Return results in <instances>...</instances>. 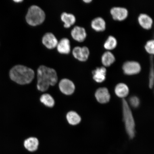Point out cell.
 Instances as JSON below:
<instances>
[{"mask_svg":"<svg viewBox=\"0 0 154 154\" xmlns=\"http://www.w3.org/2000/svg\"><path fill=\"white\" fill-rule=\"evenodd\" d=\"M58 77L56 71L54 69L41 65L37 70V88L38 90L45 92L50 86H54L57 84Z\"/></svg>","mask_w":154,"mask_h":154,"instance_id":"obj_1","label":"cell"},{"mask_svg":"<svg viewBox=\"0 0 154 154\" xmlns=\"http://www.w3.org/2000/svg\"><path fill=\"white\" fill-rule=\"evenodd\" d=\"M34 71L31 68L21 65L13 67L9 72L11 79L21 85L30 84L33 80Z\"/></svg>","mask_w":154,"mask_h":154,"instance_id":"obj_2","label":"cell"},{"mask_svg":"<svg viewBox=\"0 0 154 154\" xmlns=\"http://www.w3.org/2000/svg\"><path fill=\"white\" fill-rule=\"evenodd\" d=\"M45 18V14L43 10L36 5L31 6L28 9L26 17L27 23L32 26L42 24Z\"/></svg>","mask_w":154,"mask_h":154,"instance_id":"obj_3","label":"cell"},{"mask_svg":"<svg viewBox=\"0 0 154 154\" xmlns=\"http://www.w3.org/2000/svg\"><path fill=\"white\" fill-rule=\"evenodd\" d=\"M123 117L125 128L127 133L131 138L135 135V122L131 111L128 102L124 99L122 100Z\"/></svg>","mask_w":154,"mask_h":154,"instance_id":"obj_4","label":"cell"},{"mask_svg":"<svg viewBox=\"0 0 154 154\" xmlns=\"http://www.w3.org/2000/svg\"><path fill=\"white\" fill-rule=\"evenodd\" d=\"M140 63L135 61H128L123 66V70L125 74L133 75L139 73L141 70Z\"/></svg>","mask_w":154,"mask_h":154,"instance_id":"obj_5","label":"cell"},{"mask_svg":"<svg viewBox=\"0 0 154 154\" xmlns=\"http://www.w3.org/2000/svg\"><path fill=\"white\" fill-rule=\"evenodd\" d=\"M59 86L60 91L67 95H72L75 90V86L72 81L67 79H63L60 82Z\"/></svg>","mask_w":154,"mask_h":154,"instance_id":"obj_6","label":"cell"},{"mask_svg":"<svg viewBox=\"0 0 154 154\" xmlns=\"http://www.w3.org/2000/svg\"><path fill=\"white\" fill-rule=\"evenodd\" d=\"M72 54L75 58L79 61H85L89 57L90 51L88 48L86 47H76L73 49Z\"/></svg>","mask_w":154,"mask_h":154,"instance_id":"obj_7","label":"cell"},{"mask_svg":"<svg viewBox=\"0 0 154 154\" xmlns=\"http://www.w3.org/2000/svg\"><path fill=\"white\" fill-rule=\"evenodd\" d=\"M110 13L113 19L118 21L125 20L128 15V10L121 7L113 8L111 10Z\"/></svg>","mask_w":154,"mask_h":154,"instance_id":"obj_8","label":"cell"},{"mask_svg":"<svg viewBox=\"0 0 154 154\" xmlns=\"http://www.w3.org/2000/svg\"><path fill=\"white\" fill-rule=\"evenodd\" d=\"M42 43L48 49H53L57 47L58 42L55 36L51 32H47L42 38Z\"/></svg>","mask_w":154,"mask_h":154,"instance_id":"obj_9","label":"cell"},{"mask_svg":"<svg viewBox=\"0 0 154 154\" xmlns=\"http://www.w3.org/2000/svg\"><path fill=\"white\" fill-rule=\"evenodd\" d=\"M71 35L75 40L79 42L84 41L86 37L87 34L85 29L82 27L75 26L71 31Z\"/></svg>","mask_w":154,"mask_h":154,"instance_id":"obj_10","label":"cell"},{"mask_svg":"<svg viewBox=\"0 0 154 154\" xmlns=\"http://www.w3.org/2000/svg\"><path fill=\"white\" fill-rule=\"evenodd\" d=\"M95 97L100 103H106L110 100V95L108 90L105 88H100L96 91Z\"/></svg>","mask_w":154,"mask_h":154,"instance_id":"obj_11","label":"cell"},{"mask_svg":"<svg viewBox=\"0 0 154 154\" xmlns=\"http://www.w3.org/2000/svg\"><path fill=\"white\" fill-rule=\"evenodd\" d=\"M57 50L61 54H68L70 53L71 47L70 40L67 38H63L58 43Z\"/></svg>","mask_w":154,"mask_h":154,"instance_id":"obj_12","label":"cell"},{"mask_svg":"<svg viewBox=\"0 0 154 154\" xmlns=\"http://www.w3.org/2000/svg\"><path fill=\"white\" fill-rule=\"evenodd\" d=\"M39 141L37 138L34 137L29 138L24 140V147L26 150L30 152H34L37 151Z\"/></svg>","mask_w":154,"mask_h":154,"instance_id":"obj_13","label":"cell"},{"mask_svg":"<svg viewBox=\"0 0 154 154\" xmlns=\"http://www.w3.org/2000/svg\"><path fill=\"white\" fill-rule=\"evenodd\" d=\"M138 21L140 26L146 29H149L152 26V19L147 14H140L138 17Z\"/></svg>","mask_w":154,"mask_h":154,"instance_id":"obj_14","label":"cell"},{"mask_svg":"<svg viewBox=\"0 0 154 154\" xmlns=\"http://www.w3.org/2000/svg\"><path fill=\"white\" fill-rule=\"evenodd\" d=\"M106 69L105 67H97L92 72L94 79L98 83L103 82L106 79Z\"/></svg>","mask_w":154,"mask_h":154,"instance_id":"obj_15","label":"cell"},{"mask_svg":"<svg viewBox=\"0 0 154 154\" xmlns=\"http://www.w3.org/2000/svg\"><path fill=\"white\" fill-rule=\"evenodd\" d=\"M91 26L92 28L96 31L103 32L106 29V22L101 17H97L92 20Z\"/></svg>","mask_w":154,"mask_h":154,"instance_id":"obj_16","label":"cell"},{"mask_svg":"<svg viewBox=\"0 0 154 154\" xmlns=\"http://www.w3.org/2000/svg\"><path fill=\"white\" fill-rule=\"evenodd\" d=\"M61 18L64 23V27L65 28H69L74 25L76 22L75 17L71 13L63 12L61 15Z\"/></svg>","mask_w":154,"mask_h":154,"instance_id":"obj_17","label":"cell"},{"mask_svg":"<svg viewBox=\"0 0 154 154\" xmlns=\"http://www.w3.org/2000/svg\"><path fill=\"white\" fill-rule=\"evenodd\" d=\"M129 88L126 84L120 83L117 85L115 88V92L117 96L120 98H124L128 95Z\"/></svg>","mask_w":154,"mask_h":154,"instance_id":"obj_18","label":"cell"},{"mask_svg":"<svg viewBox=\"0 0 154 154\" xmlns=\"http://www.w3.org/2000/svg\"><path fill=\"white\" fill-rule=\"evenodd\" d=\"M115 58L113 54L107 51L104 53L101 57L102 63L105 66H110L115 62Z\"/></svg>","mask_w":154,"mask_h":154,"instance_id":"obj_19","label":"cell"},{"mask_svg":"<svg viewBox=\"0 0 154 154\" xmlns=\"http://www.w3.org/2000/svg\"><path fill=\"white\" fill-rule=\"evenodd\" d=\"M66 117L69 124L72 125H78L81 121L80 116L74 111L69 112L67 113Z\"/></svg>","mask_w":154,"mask_h":154,"instance_id":"obj_20","label":"cell"},{"mask_svg":"<svg viewBox=\"0 0 154 154\" xmlns=\"http://www.w3.org/2000/svg\"><path fill=\"white\" fill-rule=\"evenodd\" d=\"M40 101L44 105L49 107H52L54 106L55 101L53 97L49 94H44L40 98Z\"/></svg>","mask_w":154,"mask_h":154,"instance_id":"obj_21","label":"cell"},{"mask_svg":"<svg viewBox=\"0 0 154 154\" xmlns=\"http://www.w3.org/2000/svg\"><path fill=\"white\" fill-rule=\"evenodd\" d=\"M117 41L114 36H109L104 44L105 49L112 50L114 49L117 45Z\"/></svg>","mask_w":154,"mask_h":154,"instance_id":"obj_22","label":"cell"},{"mask_svg":"<svg viewBox=\"0 0 154 154\" xmlns=\"http://www.w3.org/2000/svg\"><path fill=\"white\" fill-rule=\"evenodd\" d=\"M146 51L151 54L154 53V41L153 40H150L146 43L145 46Z\"/></svg>","mask_w":154,"mask_h":154,"instance_id":"obj_23","label":"cell"},{"mask_svg":"<svg viewBox=\"0 0 154 154\" xmlns=\"http://www.w3.org/2000/svg\"><path fill=\"white\" fill-rule=\"evenodd\" d=\"M129 103L132 107L137 108L139 106L140 101L138 97L133 96L130 98Z\"/></svg>","mask_w":154,"mask_h":154,"instance_id":"obj_24","label":"cell"},{"mask_svg":"<svg viewBox=\"0 0 154 154\" xmlns=\"http://www.w3.org/2000/svg\"><path fill=\"white\" fill-rule=\"evenodd\" d=\"M154 77V70L152 65L150 71L149 78V87L151 88H152L153 86Z\"/></svg>","mask_w":154,"mask_h":154,"instance_id":"obj_25","label":"cell"},{"mask_svg":"<svg viewBox=\"0 0 154 154\" xmlns=\"http://www.w3.org/2000/svg\"><path fill=\"white\" fill-rule=\"evenodd\" d=\"M84 2L86 3H90L92 2L91 0H85Z\"/></svg>","mask_w":154,"mask_h":154,"instance_id":"obj_26","label":"cell"},{"mask_svg":"<svg viewBox=\"0 0 154 154\" xmlns=\"http://www.w3.org/2000/svg\"><path fill=\"white\" fill-rule=\"evenodd\" d=\"M14 1L16 2H22L23 1H21V0H20V1Z\"/></svg>","mask_w":154,"mask_h":154,"instance_id":"obj_27","label":"cell"}]
</instances>
